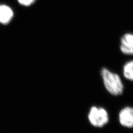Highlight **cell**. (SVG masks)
<instances>
[{"label": "cell", "mask_w": 133, "mask_h": 133, "mask_svg": "<svg viewBox=\"0 0 133 133\" xmlns=\"http://www.w3.org/2000/svg\"><path fill=\"white\" fill-rule=\"evenodd\" d=\"M101 76L105 88L109 93L114 96L123 93V84L118 75L104 68L101 70Z\"/></svg>", "instance_id": "cell-1"}, {"label": "cell", "mask_w": 133, "mask_h": 133, "mask_svg": "<svg viewBox=\"0 0 133 133\" xmlns=\"http://www.w3.org/2000/svg\"><path fill=\"white\" fill-rule=\"evenodd\" d=\"M88 118L94 126L102 127L109 121V115L105 109L102 108L93 107L91 108Z\"/></svg>", "instance_id": "cell-2"}, {"label": "cell", "mask_w": 133, "mask_h": 133, "mask_svg": "<svg viewBox=\"0 0 133 133\" xmlns=\"http://www.w3.org/2000/svg\"><path fill=\"white\" fill-rule=\"evenodd\" d=\"M120 124L127 128L133 127V108L125 107L122 109L119 114Z\"/></svg>", "instance_id": "cell-3"}, {"label": "cell", "mask_w": 133, "mask_h": 133, "mask_svg": "<svg viewBox=\"0 0 133 133\" xmlns=\"http://www.w3.org/2000/svg\"><path fill=\"white\" fill-rule=\"evenodd\" d=\"M120 49L124 54L133 55V34H125L121 37Z\"/></svg>", "instance_id": "cell-4"}, {"label": "cell", "mask_w": 133, "mask_h": 133, "mask_svg": "<svg viewBox=\"0 0 133 133\" xmlns=\"http://www.w3.org/2000/svg\"><path fill=\"white\" fill-rule=\"evenodd\" d=\"M14 15V11L9 6L0 5V24H9L13 18Z\"/></svg>", "instance_id": "cell-5"}, {"label": "cell", "mask_w": 133, "mask_h": 133, "mask_svg": "<svg viewBox=\"0 0 133 133\" xmlns=\"http://www.w3.org/2000/svg\"><path fill=\"white\" fill-rule=\"evenodd\" d=\"M123 75L126 79L133 81V60L129 61L124 65Z\"/></svg>", "instance_id": "cell-6"}, {"label": "cell", "mask_w": 133, "mask_h": 133, "mask_svg": "<svg viewBox=\"0 0 133 133\" xmlns=\"http://www.w3.org/2000/svg\"><path fill=\"white\" fill-rule=\"evenodd\" d=\"M21 5L25 6H28L32 5L36 0H17Z\"/></svg>", "instance_id": "cell-7"}]
</instances>
